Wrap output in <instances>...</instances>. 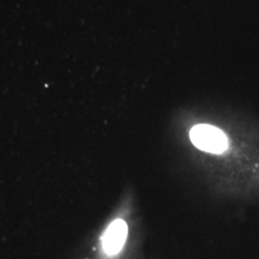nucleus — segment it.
Instances as JSON below:
<instances>
[{
    "mask_svg": "<svg viewBox=\"0 0 259 259\" xmlns=\"http://www.w3.org/2000/svg\"><path fill=\"white\" fill-rule=\"evenodd\" d=\"M190 139L197 148L212 154H222L229 147V140L224 132L206 124L193 127Z\"/></svg>",
    "mask_w": 259,
    "mask_h": 259,
    "instance_id": "obj_1",
    "label": "nucleus"
},
{
    "mask_svg": "<svg viewBox=\"0 0 259 259\" xmlns=\"http://www.w3.org/2000/svg\"><path fill=\"white\" fill-rule=\"evenodd\" d=\"M128 234L127 224L123 220L118 219L111 223L103 236V248L104 250L113 255L120 251Z\"/></svg>",
    "mask_w": 259,
    "mask_h": 259,
    "instance_id": "obj_2",
    "label": "nucleus"
}]
</instances>
